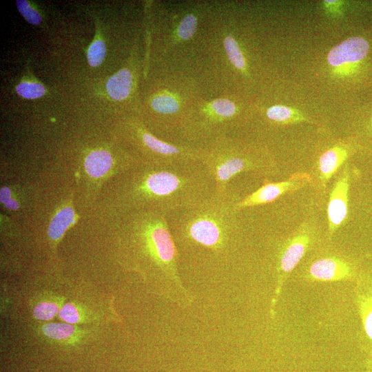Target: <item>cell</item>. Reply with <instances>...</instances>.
Masks as SVG:
<instances>
[{
    "label": "cell",
    "instance_id": "obj_25",
    "mask_svg": "<svg viewBox=\"0 0 372 372\" xmlns=\"http://www.w3.org/2000/svg\"><path fill=\"white\" fill-rule=\"evenodd\" d=\"M293 112L291 109L283 105H275L267 111V117L272 121L284 122L291 118Z\"/></svg>",
    "mask_w": 372,
    "mask_h": 372
},
{
    "label": "cell",
    "instance_id": "obj_20",
    "mask_svg": "<svg viewBox=\"0 0 372 372\" xmlns=\"http://www.w3.org/2000/svg\"><path fill=\"white\" fill-rule=\"evenodd\" d=\"M224 45L226 53L230 62L238 69L245 68V59L236 40L229 36L224 39Z\"/></svg>",
    "mask_w": 372,
    "mask_h": 372
},
{
    "label": "cell",
    "instance_id": "obj_6",
    "mask_svg": "<svg viewBox=\"0 0 372 372\" xmlns=\"http://www.w3.org/2000/svg\"><path fill=\"white\" fill-rule=\"evenodd\" d=\"M345 167L342 176L335 182L327 207L329 231L333 234L344 222L348 214L349 174Z\"/></svg>",
    "mask_w": 372,
    "mask_h": 372
},
{
    "label": "cell",
    "instance_id": "obj_15",
    "mask_svg": "<svg viewBox=\"0 0 372 372\" xmlns=\"http://www.w3.org/2000/svg\"><path fill=\"white\" fill-rule=\"evenodd\" d=\"M357 304L363 329L367 337L372 340V291L359 293Z\"/></svg>",
    "mask_w": 372,
    "mask_h": 372
},
{
    "label": "cell",
    "instance_id": "obj_5",
    "mask_svg": "<svg viewBox=\"0 0 372 372\" xmlns=\"http://www.w3.org/2000/svg\"><path fill=\"white\" fill-rule=\"evenodd\" d=\"M310 180L309 175L300 174L293 175L285 181L264 184L244 198L238 197L235 209L240 211L269 204L285 193L302 187Z\"/></svg>",
    "mask_w": 372,
    "mask_h": 372
},
{
    "label": "cell",
    "instance_id": "obj_2",
    "mask_svg": "<svg viewBox=\"0 0 372 372\" xmlns=\"http://www.w3.org/2000/svg\"><path fill=\"white\" fill-rule=\"evenodd\" d=\"M110 216L126 264L139 271L166 300L181 309L189 307L194 297L183 282L167 214L138 210Z\"/></svg>",
    "mask_w": 372,
    "mask_h": 372
},
{
    "label": "cell",
    "instance_id": "obj_12",
    "mask_svg": "<svg viewBox=\"0 0 372 372\" xmlns=\"http://www.w3.org/2000/svg\"><path fill=\"white\" fill-rule=\"evenodd\" d=\"M81 329L74 324L66 322H50L41 327L43 334L54 341L71 342L78 340Z\"/></svg>",
    "mask_w": 372,
    "mask_h": 372
},
{
    "label": "cell",
    "instance_id": "obj_14",
    "mask_svg": "<svg viewBox=\"0 0 372 372\" xmlns=\"http://www.w3.org/2000/svg\"><path fill=\"white\" fill-rule=\"evenodd\" d=\"M21 186H3L0 190V201L3 207L10 211H19L25 208V191Z\"/></svg>",
    "mask_w": 372,
    "mask_h": 372
},
{
    "label": "cell",
    "instance_id": "obj_13",
    "mask_svg": "<svg viewBox=\"0 0 372 372\" xmlns=\"http://www.w3.org/2000/svg\"><path fill=\"white\" fill-rule=\"evenodd\" d=\"M132 85L131 72L127 69H122L109 79L106 88L111 98L121 101L130 94Z\"/></svg>",
    "mask_w": 372,
    "mask_h": 372
},
{
    "label": "cell",
    "instance_id": "obj_23",
    "mask_svg": "<svg viewBox=\"0 0 372 372\" xmlns=\"http://www.w3.org/2000/svg\"><path fill=\"white\" fill-rule=\"evenodd\" d=\"M197 26V19L192 14L186 15L178 28V34L183 40L190 39L195 33Z\"/></svg>",
    "mask_w": 372,
    "mask_h": 372
},
{
    "label": "cell",
    "instance_id": "obj_21",
    "mask_svg": "<svg viewBox=\"0 0 372 372\" xmlns=\"http://www.w3.org/2000/svg\"><path fill=\"white\" fill-rule=\"evenodd\" d=\"M17 92L25 99H37L42 96L45 90L44 87L37 83L23 82L19 83L16 87Z\"/></svg>",
    "mask_w": 372,
    "mask_h": 372
},
{
    "label": "cell",
    "instance_id": "obj_17",
    "mask_svg": "<svg viewBox=\"0 0 372 372\" xmlns=\"http://www.w3.org/2000/svg\"><path fill=\"white\" fill-rule=\"evenodd\" d=\"M151 104L155 111L163 114H174L179 109L177 100L173 96L167 94L155 96Z\"/></svg>",
    "mask_w": 372,
    "mask_h": 372
},
{
    "label": "cell",
    "instance_id": "obj_26",
    "mask_svg": "<svg viewBox=\"0 0 372 372\" xmlns=\"http://www.w3.org/2000/svg\"><path fill=\"white\" fill-rule=\"evenodd\" d=\"M369 372H372V355L369 359Z\"/></svg>",
    "mask_w": 372,
    "mask_h": 372
},
{
    "label": "cell",
    "instance_id": "obj_7",
    "mask_svg": "<svg viewBox=\"0 0 372 372\" xmlns=\"http://www.w3.org/2000/svg\"><path fill=\"white\" fill-rule=\"evenodd\" d=\"M311 242V233L307 228L299 230L281 250L278 262V271L279 282L288 275L296 267L304 256Z\"/></svg>",
    "mask_w": 372,
    "mask_h": 372
},
{
    "label": "cell",
    "instance_id": "obj_9",
    "mask_svg": "<svg viewBox=\"0 0 372 372\" xmlns=\"http://www.w3.org/2000/svg\"><path fill=\"white\" fill-rule=\"evenodd\" d=\"M76 211L71 198L60 202L52 211L47 224V236L56 244L76 222Z\"/></svg>",
    "mask_w": 372,
    "mask_h": 372
},
{
    "label": "cell",
    "instance_id": "obj_11",
    "mask_svg": "<svg viewBox=\"0 0 372 372\" xmlns=\"http://www.w3.org/2000/svg\"><path fill=\"white\" fill-rule=\"evenodd\" d=\"M347 158V152L342 147L330 149L322 154L319 159L320 179L325 186L339 167Z\"/></svg>",
    "mask_w": 372,
    "mask_h": 372
},
{
    "label": "cell",
    "instance_id": "obj_8",
    "mask_svg": "<svg viewBox=\"0 0 372 372\" xmlns=\"http://www.w3.org/2000/svg\"><path fill=\"white\" fill-rule=\"evenodd\" d=\"M353 276V270L346 260L337 257L319 259L311 264L309 277L318 281H340Z\"/></svg>",
    "mask_w": 372,
    "mask_h": 372
},
{
    "label": "cell",
    "instance_id": "obj_18",
    "mask_svg": "<svg viewBox=\"0 0 372 372\" xmlns=\"http://www.w3.org/2000/svg\"><path fill=\"white\" fill-rule=\"evenodd\" d=\"M59 318L63 322L71 324H78L85 320L83 311L72 302H66L62 305L59 313Z\"/></svg>",
    "mask_w": 372,
    "mask_h": 372
},
{
    "label": "cell",
    "instance_id": "obj_1",
    "mask_svg": "<svg viewBox=\"0 0 372 372\" xmlns=\"http://www.w3.org/2000/svg\"><path fill=\"white\" fill-rule=\"evenodd\" d=\"M216 192L201 161L140 163L116 178L108 196L110 214L156 210L166 214L193 206Z\"/></svg>",
    "mask_w": 372,
    "mask_h": 372
},
{
    "label": "cell",
    "instance_id": "obj_10",
    "mask_svg": "<svg viewBox=\"0 0 372 372\" xmlns=\"http://www.w3.org/2000/svg\"><path fill=\"white\" fill-rule=\"evenodd\" d=\"M369 51L368 42L361 37H351L332 48L328 54L329 63L334 67L356 63Z\"/></svg>",
    "mask_w": 372,
    "mask_h": 372
},
{
    "label": "cell",
    "instance_id": "obj_16",
    "mask_svg": "<svg viewBox=\"0 0 372 372\" xmlns=\"http://www.w3.org/2000/svg\"><path fill=\"white\" fill-rule=\"evenodd\" d=\"M61 300L56 299L44 300L38 302L33 308L32 315L37 320L48 321L52 320L61 308Z\"/></svg>",
    "mask_w": 372,
    "mask_h": 372
},
{
    "label": "cell",
    "instance_id": "obj_22",
    "mask_svg": "<svg viewBox=\"0 0 372 372\" xmlns=\"http://www.w3.org/2000/svg\"><path fill=\"white\" fill-rule=\"evenodd\" d=\"M105 51V45L102 41H94L89 48L87 55L90 65L96 67L100 65L104 59Z\"/></svg>",
    "mask_w": 372,
    "mask_h": 372
},
{
    "label": "cell",
    "instance_id": "obj_24",
    "mask_svg": "<svg viewBox=\"0 0 372 372\" xmlns=\"http://www.w3.org/2000/svg\"><path fill=\"white\" fill-rule=\"evenodd\" d=\"M16 4L19 12L30 23L37 25L41 22V17L39 13L32 8L27 1L17 0Z\"/></svg>",
    "mask_w": 372,
    "mask_h": 372
},
{
    "label": "cell",
    "instance_id": "obj_3",
    "mask_svg": "<svg viewBox=\"0 0 372 372\" xmlns=\"http://www.w3.org/2000/svg\"><path fill=\"white\" fill-rule=\"evenodd\" d=\"M237 198L228 188L225 193L216 192L196 205L167 214L179 262L192 256L225 261L243 229L241 211L235 209Z\"/></svg>",
    "mask_w": 372,
    "mask_h": 372
},
{
    "label": "cell",
    "instance_id": "obj_4",
    "mask_svg": "<svg viewBox=\"0 0 372 372\" xmlns=\"http://www.w3.org/2000/svg\"><path fill=\"white\" fill-rule=\"evenodd\" d=\"M203 147L205 151L202 161L214 178L218 193H225L232 179L242 172L266 173L270 169L266 160L246 153L225 135L216 137Z\"/></svg>",
    "mask_w": 372,
    "mask_h": 372
},
{
    "label": "cell",
    "instance_id": "obj_19",
    "mask_svg": "<svg viewBox=\"0 0 372 372\" xmlns=\"http://www.w3.org/2000/svg\"><path fill=\"white\" fill-rule=\"evenodd\" d=\"M211 106V110L216 118V123L232 117L236 111L235 105L231 101L225 99L214 101Z\"/></svg>",
    "mask_w": 372,
    "mask_h": 372
}]
</instances>
